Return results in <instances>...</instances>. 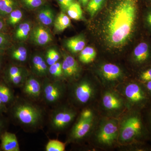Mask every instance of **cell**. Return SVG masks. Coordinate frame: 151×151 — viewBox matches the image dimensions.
I'll return each mask as SVG.
<instances>
[{"mask_svg":"<svg viewBox=\"0 0 151 151\" xmlns=\"http://www.w3.org/2000/svg\"><path fill=\"white\" fill-rule=\"evenodd\" d=\"M142 0H107L89 23L93 46L108 59L126 56L144 34Z\"/></svg>","mask_w":151,"mask_h":151,"instance_id":"cell-1","label":"cell"},{"mask_svg":"<svg viewBox=\"0 0 151 151\" xmlns=\"http://www.w3.org/2000/svg\"><path fill=\"white\" fill-rule=\"evenodd\" d=\"M149 140L148 132L141 111L130 109L119 122L118 142L122 144H136Z\"/></svg>","mask_w":151,"mask_h":151,"instance_id":"cell-2","label":"cell"},{"mask_svg":"<svg viewBox=\"0 0 151 151\" xmlns=\"http://www.w3.org/2000/svg\"><path fill=\"white\" fill-rule=\"evenodd\" d=\"M12 121L24 128L36 129L42 124L43 112L37 105L21 98H17L8 108Z\"/></svg>","mask_w":151,"mask_h":151,"instance_id":"cell-3","label":"cell"},{"mask_svg":"<svg viewBox=\"0 0 151 151\" xmlns=\"http://www.w3.org/2000/svg\"><path fill=\"white\" fill-rule=\"evenodd\" d=\"M93 70L101 83L109 88L119 86L130 76V73L122 65L108 60L95 63Z\"/></svg>","mask_w":151,"mask_h":151,"instance_id":"cell-4","label":"cell"},{"mask_svg":"<svg viewBox=\"0 0 151 151\" xmlns=\"http://www.w3.org/2000/svg\"><path fill=\"white\" fill-rule=\"evenodd\" d=\"M133 73L151 65V36L144 33L126 55Z\"/></svg>","mask_w":151,"mask_h":151,"instance_id":"cell-5","label":"cell"},{"mask_svg":"<svg viewBox=\"0 0 151 151\" xmlns=\"http://www.w3.org/2000/svg\"><path fill=\"white\" fill-rule=\"evenodd\" d=\"M123 83L122 95L130 109L141 111L151 102L150 95L144 83L135 78Z\"/></svg>","mask_w":151,"mask_h":151,"instance_id":"cell-6","label":"cell"},{"mask_svg":"<svg viewBox=\"0 0 151 151\" xmlns=\"http://www.w3.org/2000/svg\"><path fill=\"white\" fill-rule=\"evenodd\" d=\"M119 122L111 117L103 119L99 123L94 135L97 145L103 147H111L118 142Z\"/></svg>","mask_w":151,"mask_h":151,"instance_id":"cell-7","label":"cell"},{"mask_svg":"<svg viewBox=\"0 0 151 151\" xmlns=\"http://www.w3.org/2000/svg\"><path fill=\"white\" fill-rule=\"evenodd\" d=\"M72 85L71 94L73 101L80 105L91 102L97 92V85L94 81L87 78L79 79L74 81Z\"/></svg>","mask_w":151,"mask_h":151,"instance_id":"cell-8","label":"cell"},{"mask_svg":"<svg viewBox=\"0 0 151 151\" xmlns=\"http://www.w3.org/2000/svg\"><path fill=\"white\" fill-rule=\"evenodd\" d=\"M42 82V97L47 105H57L62 100L65 91V86L62 80H50L45 77Z\"/></svg>","mask_w":151,"mask_h":151,"instance_id":"cell-9","label":"cell"},{"mask_svg":"<svg viewBox=\"0 0 151 151\" xmlns=\"http://www.w3.org/2000/svg\"><path fill=\"white\" fill-rule=\"evenodd\" d=\"M101 99V105L103 110L114 117L123 113L127 105L122 95L109 88L103 93Z\"/></svg>","mask_w":151,"mask_h":151,"instance_id":"cell-10","label":"cell"},{"mask_svg":"<svg viewBox=\"0 0 151 151\" xmlns=\"http://www.w3.org/2000/svg\"><path fill=\"white\" fill-rule=\"evenodd\" d=\"M76 115V111L67 105L57 107L52 112L50 118L52 129L56 132L63 131L72 123Z\"/></svg>","mask_w":151,"mask_h":151,"instance_id":"cell-11","label":"cell"},{"mask_svg":"<svg viewBox=\"0 0 151 151\" xmlns=\"http://www.w3.org/2000/svg\"><path fill=\"white\" fill-rule=\"evenodd\" d=\"M29 74L27 70L22 66L9 62L4 68L1 78L13 88H18L23 85Z\"/></svg>","mask_w":151,"mask_h":151,"instance_id":"cell-12","label":"cell"},{"mask_svg":"<svg viewBox=\"0 0 151 151\" xmlns=\"http://www.w3.org/2000/svg\"><path fill=\"white\" fill-rule=\"evenodd\" d=\"M62 61L63 79L74 82L80 78L82 68L75 58L66 52L63 53Z\"/></svg>","mask_w":151,"mask_h":151,"instance_id":"cell-13","label":"cell"},{"mask_svg":"<svg viewBox=\"0 0 151 151\" xmlns=\"http://www.w3.org/2000/svg\"><path fill=\"white\" fill-rule=\"evenodd\" d=\"M94 123V117L88 120L78 119L71 129L69 140L77 142L84 139L91 132Z\"/></svg>","mask_w":151,"mask_h":151,"instance_id":"cell-14","label":"cell"},{"mask_svg":"<svg viewBox=\"0 0 151 151\" xmlns=\"http://www.w3.org/2000/svg\"><path fill=\"white\" fill-rule=\"evenodd\" d=\"M21 88L24 94L31 100H37L41 97L42 83L33 74H29Z\"/></svg>","mask_w":151,"mask_h":151,"instance_id":"cell-15","label":"cell"},{"mask_svg":"<svg viewBox=\"0 0 151 151\" xmlns=\"http://www.w3.org/2000/svg\"><path fill=\"white\" fill-rule=\"evenodd\" d=\"M5 56L9 62L15 65H21L26 62L28 58L27 49L19 43L14 42L6 50Z\"/></svg>","mask_w":151,"mask_h":151,"instance_id":"cell-16","label":"cell"},{"mask_svg":"<svg viewBox=\"0 0 151 151\" xmlns=\"http://www.w3.org/2000/svg\"><path fill=\"white\" fill-rule=\"evenodd\" d=\"M32 74L38 78H45L48 75L49 65L45 55L40 53L33 54L30 61Z\"/></svg>","mask_w":151,"mask_h":151,"instance_id":"cell-17","label":"cell"},{"mask_svg":"<svg viewBox=\"0 0 151 151\" xmlns=\"http://www.w3.org/2000/svg\"><path fill=\"white\" fill-rule=\"evenodd\" d=\"M31 41L38 46H44L52 41V36L48 29L41 24L35 25L29 36Z\"/></svg>","mask_w":151,"mask_h":151,"instance_id":"cell-18","label":"cell"},{"mask_svg":"<svg viewBox=\"0 0 151 151\" xmlns=\"http://www.w3.org/2000/svg\"><path fill=\"white\" fill-rule=\"evenodd\" d=\"M32 29V25L29 22L20 23L14 29L10 35L14 42L20 43L26 40L29 37Z\"/></svg>","mask_w":151,"mask_h":151,"instance_id":"cell-19","label":"cell"},{"mask_svg":"<svg viewBox=\"0 0 151 151\" xmlns=\"http://www.w3.org/2000/svg\"><path fill=\"white\" fill-rule=\"evenodd\" d=\"M86 40L84 34H80L69 38L65 41V47L71 53H79L86 47Z\"/></svg>","mask_w":151,"mask_h":151,"instance_id":"cell-20","label":"cell"},{"mask_svg":"<svg viewBox=\"0 0 151 151\" xmlns=\"http://www.w3.org/2000/svg\"><path fill=\"white\" fill-rule=\"evenodd\" d=\"M0 141L2 151H20L17 138L13 133L6 131L1 136Z\"/></svg>","mask_w":151,"mask_h":151,"instance_id":"cell-21","label":"cell"},{"mask_svg":"<svg viewBox=\"0 0 151 151\" xmlns=\"http://www.w3.org/2000/svg\"><path fill=\"white\" fill-rule=\"evenodd\" d=\"M55 17L53 9L46 3L37 9V19L43 25L51 26L54 24Z\"/></svg>","mask_w":151,"mask_h":151,"instance_id":"cell-22","label":"cell"},{"mask_svg":"<svg viewBox=\"0 0 151 151\" xmlns=\"http://www.w3.org/2000/svg\"><path fill=\"white\" fill-rule=\"evenodd\" d=\"M16 97L13 88L0 78V99L3 103L8 108L14 103Z\"/></svg>","mask_w":151,"mask_h":151,"instance_id":"cell-23","label":"cell"},{"mask_svg":"<svg viewBox=\"0 0 151 151\" xmlns=\"http://www.w3.org/2000/svg\"><path fill=\"white\" fill-rule=\"evenodd\" d=\"M97 55V49L93 46H87L79 53V61L84 64H89L94 61Z\"/></svg>","mask_w":151,"mask_h":151,"instance_id":"cell-24","label":"cell"},{"mask_svg":"<svg viewBox=\"0 0 151 151\" xmlns=\"http://www.w3.org/2000/svg\"><path fill=\"white\" fill-rule=\"evenodd\" d=\"M20 7L19 0H0V17L5 19L14 10Z\"/></svg>","mask_w":151,"mask_h":151,"instance_id":"cell-25","label":"cell"},{"mask_svg":"<svg viewBox=\"0 0 151 151\" xmlns=\"http://www.w3.org/2000/svg\"><path fill=\"white\" fill-rule=\"evenodd\" d=\"M53 25L56 32H62L71 25L70 18L66 13L61 12L55 17Z\"/></svg>","mask_w":151,"mask_h":151,"instance_id":"cell-26","label":"cell"},{"mask_svg":"<svg viewBox=\"0 0 151 151\" xmlns=\"http://www.w3.org/2000/svg\"><path fill=\"white\" fill-rule=\"evenodd\" d=\"M23 17L22 10L20 8L16 9L10 13L4 19L7 28H14L17 25L20 23Z\"/></svg>","mask_w":151,"mask_h":151,"instance_id":"cell-27","label":"cell"},{"mask_svg":"<svg viewBox=\"0 0 151 151\" xmlns=\"http://www.w3.org/2000/svg\"><path fill=\"white\" fill-rule=\"evenodd\" d=\"M66 13L70 19L75 20H83L84 19L82 6L77 1L72 3L68 7Z\"/></svg>","mask_w":151,"mask_h":151,"instance_id":"cell-28","label":"cell"},{"mask_svg":"<svg viewBox=\"0 0 151 151\" xmlns=\"http://www.w3.org/2000/svg\"><path fill=\"white\" fill-rule=\"evenodd\" d=\"M107 0H90L85 9L91 19L103 7Z\"/></svg>","mask_w":151,"mask_h":151,"instance_id":"cell-29","label":"cell"},{"mask_svg":"<svg viewBox=\"0 0 151 151\" xmlns=\"http://www.w3.org/2000/svg\"><path fill=\"white\" fill-rule=\"evenodd\" d=\"M142 24L144 32L151 36V6H145L142 13Z\"/></svg>","mask_w":151,"mask_h":151,"instance_id":"cell-30","label":"cell"},{"mask_svg":"<svg viewBox=\"0 0 151 151\" xmlns=\"http://www.w3.org/2000/svg\"><path fill=\"white\" fill-rule=\"evenodd\" d=\"M48 75L53 78V80H63L62 61L59 60L49 66Z\"/></svg>","mask_w":151,"mask_h":151,"instance_id":"cell-31","label":"cell"},{"mask_svg":"<svg viewBox=\"0 0 151 151\" xmlns=\"http://www.w3.org/2000/svg\"><path fill=\"white\" fill-rule=\"evenodd\" d=\"M134 74V78L142 83L151 81V65L137 70Z\"/></svg>","mask_w":151,"mask_h":151,"instance_id":"cell-32","label":"cell"},{"mask_svg":"<svg viewBox=\"0 0 151 151\" xmlns=\"http://www.w3.org/2000/svg\"><path fill=\"white\" fill-rule=\"evenodd\" d=\"M141 113L148 132L149 140L151 141V101L141 111Z\"/></svg>","mask_w":151,"mask_h":151,"instance_id":"cell-33","label":"cell"},{"mask_svg":"<svg viewBox=\"0 0 151 151\" xmlns=\"http://www.w3.org/2000/svg\"><path fill=\"white\" fill-rule=\"evenodd\" d=\"M21 7L28 10H34L46 3V0H19Z\"/></svg>","mask_w":151,"mask_h":151,"instance_id":"cell-34","label":"cell"},{"mask_svg":"<svg viewBox=\"0 0 151 151\" xmlns=\"http://www.w3.org/2000/svg\"><path fill=\"white\" fill-rule=\"evenodd\" d=\"M65 143L56 139L50 140L46 146V151H64L65 150Z\"/></svg>","mask_w":151,"mask_h":151,"instance_id":"cell-35","label":"cell"},{"mask_svg":"<svg viewBox=\"0 0 151 151\" xmlns=\"http://www.w3.org/2000/svg\"><path fill=\"white\" fill-rule=\"evenodd\" d=\"M45 57L49 66L59 61L60 58L59 52L53 48L49 49L46 52Z\"/></svg>","mask_w":151,"mask_h":151,"instance_id":"cell-36","label":"cell"},{"mask_svg":"<svg viewBox=\"0 0 151 151\" xmlns=\"http://www.w3.org/2000/svg\"><path fill=\"white\" fill-rule=\"evenodd\" d=\"M10 35L8 33L0 32V48L6 50L13 44Z\"/></svg>","mask_w":151,"mask_h":151,"instance_id":"cell-37","label":"cell"},{"mask_svg":"<svg viewBox=\"0 0 151 151\" xmlns=\"http://www.w3.org/2000/svg\"><path fill=\"white\" fill-rule=\"evenodd\" d=\"M9 120L3 115L0 113V138L4 132L7 129L9 126Z\"/></svg>","mask_w":151,"mask_h":151,"instance_id":"cell-38","label":"cell"},{"mask_svg":"<svg viewBox=\"0 0 151 151\" xmlns=\"http://www.w3.org/2000/svg\"><path fill=\"white\" fill-rule=\"evenodd\" d=\"M77 0H56L61 12L66 13L68 8L73 2Z\"/></svg>","mask_w":151,"mask_h":151,"instance_id":"cell-39","label":"cell"},{"mask_svg":"<svg viewBox=\"0 0 151 151\" xmlns=\"http://www.w3.org/2000/svg\"><path fill=\"white\" fill-rule=\"evenodd\" d=\"M94 113L92 110L89 108H86L84 109L81 112L79 119L88 120L94 118Z\"/></svg>","mask_w":151,"mask_h":151,"instance_id":"cell-40","label":"cell"},{"mask_svg":"<svg viewBox=\"0 0 151 151\" xmlns=\"http://www.w3.org/2000/svg\"><path fill=\"white\" fill-rule=\"evenodd\" d=\"M6 57L4 55H0V78H1L3 70L6 63Z\"/></svg>","mask_w":151,"mask_h":151,"instance_id":"cell-41","label":"cell"},{"mask_svg":"<svg viewBox=\"0 0 151 151\" xmlns=\"http://www.w3.org/2000/svg\"><path fill=\"white\" fill-rule=\"evenodd\" d=\"M8 30L6 25L4 19L0 17V32L8 33Z\"/></svg>","mask_w":151,"mask_h":151,"instance_id":"cell-42","label":"cell"},{"mask_svg":"<svg viewBox=\"0 0 151 151\" xmlns=\"http://www.w3.org/2000/svg\"><path fill=\"white\" fill-rule=\"evenodd\" d=\"M8 111V107L0 99V113L3 114L4 113H7Z\"/></svg>","mask_w":151,"mask_h":151,"instance_id":"cell-43","label":"cell"},{"mask_svg":"<svg viewBox=\"0 0 151 151\" xmlns=\"http://www.w3.org/2000/svg\"><path fill=\"white\" fill-rule=\"evenodd\" d=\"M90 0H77V1L81 4L82 8L85 9Z\"/></svg>","mask_w":151,"mask_h":151,"instance_id":"cell-44","label":"cell"},{"mask_svg":"<svg viewBox=\"0 0 151 151\" xmlns=\"http://www.w3.org/2000/svg\"><path fill=\"white\" fill-rule=\"evenodd\" d=\"M146 89L149 92V94L150 95L151 97V81H148V82H146L144 83Z\"/></svg>","mask_w":151,"mask_h":151,"instance_id":"cell-45","label":"cell"},{"mask_svg":"<svg viewBox=\"0 0 151 151\" xmlns=\"http://www.w3.org/2000/svg\"><path fill=\"white\" fill-rule=\"evenodd\" d=\"M145 6H151V0H142Z\"/></svg>","mask_w":151,"mask_h":151,"instance_id":"cell-46","label":"cell"},{"mask_svg":"<svg viewBox=\"0 0 151 151\" xmlns=\"http://www.w3.org/2000/svg\"><path fill=\"white\" fill-rule=\"evenodd\" d=\"M6 50L2 49L0 48V55H4Z\"/></svg>","mask_w":151,"mask_h":151,"instance_id":"cell-47","label":"cell"},{"mask_svg":"<svg viewBox=\"0 0 151 151\" xmlns=\"http://www.w3.org/2000/svg\"><path fill=\"white\" fill-rule=\"evenodd\" d=\"M0 151H2L1 148V145H0Z\"/></svg>","mask_w":151,"mask_h":151,"instance_id":"cell-48","label":"cell"}]
</instances>
